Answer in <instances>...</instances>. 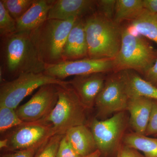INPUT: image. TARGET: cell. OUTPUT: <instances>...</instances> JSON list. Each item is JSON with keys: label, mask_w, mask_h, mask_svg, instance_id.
<instances>
[{"label": "cell", "mask_w": 157, "mask_h": 157, "mask_svg": "<svg viewBox=\"0 0 157 157\" xmlns=\"http://www.w3.org/2000/svg\"><path fill=\"white\" fill-rule=\"evenodd\" d=\"M154 100L141 97L130 98L127 111L130 114L129 123L134 132L145 135L150 118Z\"/></svg>", "instance_id": "15"}, {"label": "cell", "mask_w": 157, "mask_h": 157, "mask_svg": "<svg viewBox=\"0 0 157 157\" xmlns=\"http://www.w3.org/2000/svg\"><path fill=\"white\" fill-rule=\"evenodd\" d=\"M88 58V48L85 30L84 18H78L70 31L64 46L63 61Z\"/></svg>", "instance_id": "14"}, {"label": "cell", "mask_w": 157, "mask_h": 157, "mask_svg": "<svg viewBox=\"0 0 157 157\" xmlns=\"http://www.w3.org/2000/svg\"><path fill=\"white\" fill-rule=\"evenodd\" d=\"M79 155L85 157L98 150L92 132L86 124L73 127L65 135Z\"/></svg>", "instance_id": "17"}, {"label": "cell", "mask_w": 157, "mask_h": 157, "mask_svg": "<svg viewBox=\"0 0 157 157\" xmlns=\"http://www.w3.org/2000/svg\"><path fill=\"white\" fill-rule=\"evenodd\" d=\"M77 17L66 20L47 19L30 33L39 57L47 66L63 62L62 54L70 31Z\"/></svg>", "instance_id": "3"}, {"label": "cell", "mask_w": 157, "mask_h": 157, "mask_svg": "<svg viewBox=\"0 0 157 157\" xmlns=\"http://www.w3.org/2000/svg\"><path fill=\"white\" fill-rule=\"evenodd\" d=\"M105 74L94 73L75 76L69 81L86 109L94 107L97 98L105 83L107 77Z\"/></svg>", "instance_id": "12"}, {"label": "cell", "mask_w": 157, "mask_h": 157, "mask_svg": "<svg viewBox=\"0 0 157 157\" xmlns=\"http://www.w3.org/2000/svg\"><path fill=\"white\" fill-rule=\"evenodd\" d=\"M130 22L129 29L157 44V17L155 14L145 10L139 17Z\"/></svg>", "instance_id": "21"}, {"label": "cell", "mask_w": 157, "mask_h": 157, "mask_svg": "<svg viewBox=\"0 0 157 157\" xmlns=\"http://www.w3.org/2000/svg\"><path fill=\"white\" fill-rule=\"evenodd\" d=\"M97 11L95 0H55L48 14V19L66 20L84 18Z\"/></svg>", "instance_id": "13"}, {"label": "cell", "mask_w": 157, "mask_h": 157, "mask_svg": "<svg viewBox=\"0 0 157 157\" xmlns=\"http://www.w3.org/2000/svg\"><path fill=\"white\" fill-rule=\"evenodd\" d=\"M58 100L56 85H45L39 88L28 102L15 110L20 118L25 122L43 121L52 111Z\"/></svg>", "instance_id": "10"}, {"label": "cell", "mask_w": 157, "mask_h": 157, "mask_svg": "<svg viewBox=\"0 0 157 157\" xmlns=\"http://www.w3.org/2000/svg\"><path fill=\"white\" fill-rule=\"evenodd\" d=\"M55 0H36L25 14L16 21L17 32L30 33L48 19Z\"/></svg>", "instance_id": "16"}, {"label": "cell", "mask_w": 157, "mask_h": 157, "mask_svg": "<svg viewBox=\"0 0 157 157\" xmlns=\"http://www.w3.org/2000/svg\"><path fill=\"white\" fill-rule=\"evenodd\" d=\"M113 70V59H91L63 61L47 66L45 74L64 80L71 76H80L94 73H107Z\"/></svg>", "instance_id": "11"}, {"label": "cell", "mask_w": 157, "mask_h": 157, "mask_svg": "<svg viewBox=\"0 0 157 157\" xmlns=\"http://www.w3.org/2000/svg\"><path fill=\"white\" fill-rule=\"evenodd\" d=\"M58 100L50 114L43 121L53 126L56 135H64L70 129L86 124V108L69 82L56 85Z\"/></svg>", "instance_id": "5"}, {"label": "cell", "mask_w": 157, "mask_h": 157, "mask_svg": "<svg viewBox=\"0 0 157 157\" xmlns=\"http://www.w3.org/2000/svg\"><path fill=\"white\" fill-rule=\"evenodd\" d=\"M0 38V72L5 81L6 77L10 81L24 73L45 72L47 66L39 57L30 33L16 32Z\"/></svg>", "instance_id": "1"}, {"label": "cell", "mask_w": 157, "mask_h": 157, "mask_svg": "<svg viewBox=\"0 0 157 157\" xmlns=\"http://www.w3.org/2000/svg\"><path fill=\"white\" fill-rule=\"evenodd\" d=\"M154 136L155 137H156V138H157V135H155V136Z\"/></svg>", "instance_id": "35"}, {"label": "cell", "mask_w": 157, "mask_h": 157, "mask_svg": "<svg viewBox=\"0 0 157 157\" xmlns=\"http://www.w3.org/2000/svg\"><path fill=\"white\" fill-rule=\"evenodd\" d=\"M8 146V142L6 138H3L0 141V148L1 149H7Z\"/></svg>", "instance_id": "33"}, {"label": "cell", "mask_w": 157, "mask_h": 157, "mask_svg": "<svg viewBox=\"0 0 157 157\" xmlns=\"http://www.w3.org/2000/svg\"><path fill=\"white\" fill-rule=\"evenodd\" d=\"M63 135H53L41 147L34 157H56L60 142Z\"/></svg>", "instance_id": "25"}, {"label": "cell", "mask_w": 157, "mask_h": 157, "mask_svg": "<svg viewBox=\"0 0 157 157\" xmlns=\"http://www.w3.org/2000/svg\"><path fill=\"white\" fill-rule=\"evenodd\" d=\"M157 58V50L144 37L135 35L128 27H122L120 49L113 59V72L133 70L144 75Z\"/></svg>", "instance_id": "4"}, {"label": "cell", "mask_w": 157, "mask_h": 157, "mask_svg": "<svg viewBox=\"0 0 157 157\" xmlns=\"http://www.w3.org/2000/svg\"><path fill=\"white\" fill-rule=\"evenodd\" d=\"M130 97L126 83L121 72H113L106 77L104 87L96 100L98 117L106 118L126 111Z\"/></svg>", "instance_id": "8"}, {"label": "cell", "mask_w": 157, "mask_h": 157, "mask_svg": "<svg viewBox=\"0 0 157 157\" xmlns=\"http://www.w3.org/2000/svg\"><path fill=\"white\" fill-rule=\"evenodd\" d=\"M116 157H145L137 150L121 144L117 151Z\"/></svg>", "instance_id": "29"}, {"label": "cell", "mask_w": 157, "mask_h": 157, "mask_svg": "<svg viewBox=\"0 0 157 157\" xmlns=\"http://www.w3.org/2000/svg\"><path fill=\"white\" fill-rule=\"evenodd\" d=\"M155 15L156 16V17H157V14H155Z\"/></svg>", "instance_id": "36"}, {"label": "cell", "mask_w": 157, "mask_h": 157, "mask_svg": "<svg viewBox=\"0 0 157 157\" xmlns=\"http://www.w3.org/2000/svg\"><path fill=\"white\" fill-rule=\"evenodd\" d=\"M25 122L21 120L15 109L0 105V132L1 134L12 128L22 125Z\"/></svg>", "instance_id": "22"}, {"label": "cell", "mask_w": 157, "mask_h": 157, "mask_svg": "<svg viewBox=\"0 0 157 157\" xmlns=\"http://www.w3.org/2000/svg\"><path fill=\"white\" fill-rule=\"evenodd\" d=\"M129 122L125 111L115 113L103 120L93 119L90 129L95 140L97 148L102 155L117 151L123 140Z\"/></svg>", "instance_id": "7"}, {"label": "cell", "mask_w": 157, "mask_h": 157, "mask_svg": "<svg viewBox=\"0 0 157 157\" xmlns=\"http://www.w3.org/2000/svg\"><path fill=\"white\" fill-rule=\"evenodd\" d=\"M116 3V0H98L97 1V11L107 18L113 20Z\"/></svg>", "instance_id": "26"}, {"label": "cell", "mask_w": 157, "mask_h": 157, "mask_svg": "<svg viewBox=\"0 0 157 157\" xmlns=\"http://www.w3.org/2000/svg\"><path fill=\"white\" fill-rule=\"evenodd\" d=\"M16 32V21L10 15L0 0V37L9 36Z\"/></svg>", "instance_id": "24"}, {"label": "cell", "mask_w": 157, "mask_h": 157, "mask_svg": "<svg viewBox=\"0 0 157 157\" xmlns=\"http://www.w3.org/2000/svg\"><path fill=\"white\" fill-rule=\"evenodd\" d=\"M143 76L144 79L157 86V58L154 64Z\"/></svg>", "instance_id": "31"}, {"label": "cell", "mask_w": 157, "mask_h": 157, "mask_svg": "<svg viewBox=\"0 0 157 157\" xmlns=\"http://www.w3.org/2000/svg\"><path fill=\"white\" fill-rule=\"evenodd\" d=\"M53 126L44 121L25 122L16 128L7 139V149L11 151L40 147L55 135Z\"/></svg>", "instance_id": "9"}, {"label": "cell", "mask_w": 157, "mask_h": 157, "mask_svg": "<svg viewBox=\"0 0 157 157\" xmlns=\"http://www.w3.org/2000/svg\"><path fill=\"white\" fill-rule=\"evenodd\" d=\"M88 58L114 59L120 49L122 27L96 11L84 17Z\"/></svg>", "instance_id": "2"}, {"label": "cell", "mask_w": 157, "mask_h": 157, "mask_svg": "<svg viewBox=\"0 0 157 157\" xmlns=\"http://www.w3.org/2000/svg\"><path fill=\"white\" fill-rule=\"evenodd\" d=\"M102 156H103V155H102L101 152L98 149L94 152L85 157H102Z\"/></svg>", "instance_id": "34"}, {"label": "cell", "mask_w": 157, "mask_h": 157, "mask_svg": "<svg viewBox=\"0 0 157 157\" xmlns=\"http://www.w3.org/2000/svg\"><path fill=\"white\" fill-rule=\"evenodd\" d=\"M145 11L143 0H116L113 21L117 24L126 21H132Z\"/></svg>", "instance_id": "19"}, {"label": "cell", "mask_w": 157, "mask_h": 157, "mask_svg": "<svg viewBox=\"0 0 157 157\" xmlns=\"http://www.w3.org/2000/svg\"><path fill=\"white\" fill-rule=\"evenodd\" d=\"M120 72L125 80L130 98L141 97L157 101V86L142 78L138 73L133 70Z\"/></svg>", "instance_id": "18"}, {"label": "cell", "mask_w": 157, "mask_h": 157, "mask_svg": "<svg viewBox=\"0 0 157 157\" xmlns=\"http://www.w3.org/2000/svg\"><path fill=\"white\" fill-rule=\"evenodd\" d=\"M4 7L15 21L22 17L36 0H1Z\"/></svg>", "instance_id": "23"}, {"label": "cell", "mask_w": 157, "mask_h": 157, "mask_svg": "<svg viewBox=\"0 0 157 157\" xmlns=\"http://www.w3.org/2000/svg\"><path fill=\"white\" fill-rule=\"evenodd\" d=\"M157 135V101H153L151 115L145 135L147 136Z\"/></svg>", "instance_id": "28"}, {"label": "cell", "mask_w": 157, "mask_h": 157, "mask_svg": "<svg viewBox=\"0 0 157 157\" xmlns=\"http://www.w3.org/2000/svg\"><path fill=\"white\" fill-rule=\"evenodd\" d=\"M56 157H82L77 153L63 135L60 142Z\"/></svg>", "instance_id": "27"}, {"label": "cell", "mask_w": 157, "mask_h": 157, "mask_svg": "<svg viewBox=\"0 0 157 157\" xmlns=\"http://www.w3.org/2000/svg\"><path fill=\"white\" fill-rule=\"evenodd\" d=\"M123 144L142 153L145 157H157V138L135 132L124 135Z\"/></svg>", "instance_id": "20"}, {"label": "cell", "mask_w": 157, "mask_h": 157, "mask_svg": "<svg viewBox=\"0 0 157 157\" xmlns=\"http://www.w3.org/2000/svg\"><path fill=\"white\" fill-rule=\"evenodd\" d=\"M40 147L12 151L11 152L2 155L1 157H34Z\"/></svg>", "instance_id": "30"}, {"label": "cell", "mask_w": 157, "mask_h": 157, "mask_svg": "<svg viewBox=\"0 0 157 157\" xmlns=\"http://www.w3.org/2000/svg\"><path fill=\"white\" fill-rule=\"evenodd\" d=\"M68 82L44 73H24L14 79L1 83L0 105L16 109L25 98L42 86L63 85Z\"/></svg>", "instance_id": "6"}, {"label": "cell", "mask_w": 157, "mask_h": 157, "mask_svg": "<svg viewBox=\"0 0 157 157\" xmlns=\"http://www.w3.org/2000/svg\"><path fill=\"white\" fill-rule=\"evenodd\" d=\"M144 9L150 13L157 14V0H143Z\"/></svg>", "instance_id": "32"}]
</instances>
